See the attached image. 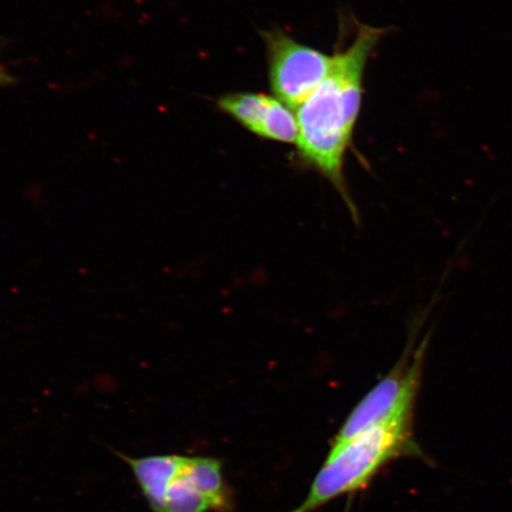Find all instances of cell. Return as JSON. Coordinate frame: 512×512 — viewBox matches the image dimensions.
<instances>
[{
	"instance_id": "obj_2",
	"label": "cell",
	"mask_w": 512,
	"mask_h": 512,
	"mask_svg": "<svg viewBox=\"0 0 512 512\" xmlns=\"http://www.w3.org/2000/svg\"><path fill=\"white\" fill-rule=\"evenodd\" d=\"M403 456L424 457L413 437V418L384 422L338 448L313 480L309 495L291 512H312L369 483L381 467Z\"/></svg>"
},
{
	"instance_id": "obj_3",
	"label": "cell",
	"mask_w": 512,
	"mask_h": 512,
	"mask_svg": "<svg viewBox=\"0 0 512 512\" xmlns=\"http://www.w3.org/2000/svg\"><path fill=\"white\" fill-rule=\"evenodd\" d=\"M409 337V343L395 367L381 379L351 412L347 421L336 435L331 448H338L370 428L384 422L413 418L418 398L422 370L432 332L418 343L420 324Z\"/></svg>"
},
{
	"instance_id": "obj_4",
	"label": "cell",
	"mask_w": 512,
	"mask_h": 512,
	"mask_svg": "<svg viewBox=\"0 0 512 512\" xmlns=\"http://www.w3.org/2000/svg\"><path fill=\"white\" fill-rule=\"evenodd\" d=\"M115 453L130 467L152 512L216 511L192 472V457L157 454L131 458Z\"/></svg>"
},
{
	"instance_id": "obj_1",
	"label": "cell",
	"mask_w": 512,
	"mask_h": 512,
	"mask_svg": "<svg viewBox=\"0 0 512 512\" xmlns=\"http://www.w3.org/2000/svg\"><path fill=\"white\" fill-rule=\"evenodd\" d=\"M388 29L360 25L354 41L334 56L328 75L296 110L297 158L341 196L352 220H360L345 178V157L360 117L364 70Z\"/></svg>"
},
{
	"instance_id": "obj_6",
	"label": "cell",
	"mask_w": 512,
	"mask_h": 512,
	"mask_svg": "<svg viewBox=\"0 0 512 512\" xmlns=\"http://www.w3.org/2000/svg\"><path fill=\"white\" fill-rule=\"evenodd\" d=\"M217 106L255 136L271 142L297 143V115L291 107L274 96L232 93L222 96Z\"/></svg>"
},
{
	"instance_id": "obj_7",
	"label": "cell",
	"mask_w": 512,
	"mask_h": 512,
	"mask_svg": "<svg viewBox=\"0 0 512 512\" xmlns=\"http://www.w3.org/2000/svg\"><path fill=\"white\" fill-rule=\"evenodd\" d=\"M14 82V78H12V76L8 72H6V70L2 66H0V86H8Z\"/></svg>"
},
{
	"instance_id": "obj_5",
	"label": "cell",
	"mask_w": 512,
	"mask_h": 512,
	"mask_svg": "<svg viewBox=\"0 0 512 512\" xmlns=\"http://www.w3.org/2000/svg\"><path fill=\"white\" fill-rule=\"evenodd\" d=\"M261 35L272 91L285 105L297 110L329 74L334 56L304 46L278 29Z\"/></svg>"
}]
</instances>
